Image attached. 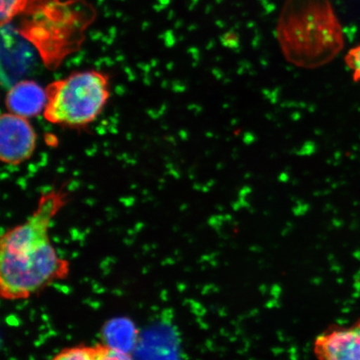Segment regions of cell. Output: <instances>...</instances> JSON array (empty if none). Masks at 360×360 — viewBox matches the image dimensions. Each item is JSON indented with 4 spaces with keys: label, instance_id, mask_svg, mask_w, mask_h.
Returning <instances> with one entry per match:
<instances>
[{
    "label": "cell",
    "instance_id": "obj_8",
    "mask_svg": "<svg viewBox=\"0 0 360 360\" xmlns=\"http://www.w3.org/2000/svg\"><path fill=\"white\" fill-rule=\"evenodd\" d=\"M52 360H96L94 346H76L62 350Z\"/></svg>",
    "mask_w": 360,
    "mask_h": 360
},
{
    "label": "cell",
    "instance_id": "obj_10",
    "mask_svg": "<svg viewBox=\"0 0 360 360\" xmlns=\"http://www.w3.org/2000/svg\"><path fill=\"white\" fill-rule=\"evenodd\" d=\"M345 62L354 82L360 84V44L349 49L345 57Z\"/></svg>",
    "mask_w": 360,
    "mask_h": 360
},
{
    "label": "cell",
    "instance_id": "obj_5",
    "mask_svg": "<svg viewBox=\"0 0 360 360\" xmlns=\"http://www.w3.org/2000/svg\"><path fill=\"white\" fill-rule=\"evenodd\" d=\"M313 349L317 360H360V319L328 328L314 340Z\"/></svg>",
    "mask_w": 360,
    "mask_h": 360
},
{
    "label": "cell",
    "instance_id": "obj_1",
    "mask_svg": "<svg viewBox=\"0 0 360 360\" xmlns=\"http://www.w3.org/2000/svg\"><path fill=\"white\" fill-rule=\"evenodd\" d=\"M68 193L53 190L40 197L32 215L4 233L0 241V292L7 300H25L70 271L58 256L49 231L52 219L67 204Z\"/></svg>",
    "mask_w": 360,
    "mask_h": 360
},
{
    "label": "cell",
    "instance_id": "obj_2",
    "mask_svg": "<svg viewBox=\"0 0 360 360\" xmlns=\"http://www.w3.org/2000/svg\"><path fill=\"white\" fill-rule=\"evenodd\" d=\"M276 38L286 60L303 69L328 64L345 45L330 0H286L278 16Z\"/></svg>",
    "mask_w": 360,
    "mask_h": 360
},
{
    "label": "cell",
    "instance_id": "obj_4",
    "mask_svg": "<svg viewBox=\"0 0 360 360\" xmlns=\"http://www.w3.org/2000/svg\"><path fill=\"white\" fill-rule=\"evenodd\" d=\"M37 134L29 119L3 112L0 118V159L8 165H20L33 156Z\"/></svg>",
    "mask_w": 360,
    "mask_h": 360
},
{
    "label": "cell",
    "instance_id": "obj_7",
    "mask_svg": "<svg viewBox=\"0 0 360 360\" xmlns=\"http://www.w3.org/2000/svg\"><path fill=\"white\" fill-rule=\"evenodd\" d=\"M0 4V22L8 25L28 7L29 0H1Z\"/></svg>",
    "mask_w": 360,
    "mask_h": 360
},
{
    "label": "cell",
    "instance_id": "obj_6",
    "mask_svg": "<svg viewBox=\"0 0 360 360\" xmlns=\"http://www.w3.org/2000/svg\"><path fill=\"white\" fill-rule=\"evenodd\" d=\"M47 97L43 89L34 80H22L8 89L6 98L8 112L25 118L43 114Z\"/></svg>",
    "mask_w": 360,
    "mask_h": 360
},
{
    "label": "cell",
    "instance_id": "obj_9",
    "mask_svg": "<svg viewBox=\"0 0 360 360\" xmlns=\"http://www.w3.org/2000/svg\"><path fill=\"white\" fill-rule=\"evenodd\" d=\"M96 360H134L124 351L107 345L94 346Z\"/></svg>",
    "mask_w": 360,
    "mask_h": 360
},
{
    "label": "cell",
    "instance_id": "obj_3",
    "mask_svg": "<svg viewBox=\"0 0 360 360\" xmlns=\"http://www.w3.org/2000/svg\"><path fill=\"white\" fill-rule=\"evenodd\" d=\"M110 80L105 73L90 70L74 72L64 79L53 81L45 88L44 120L61 127L86 128L102 114L109 102Z\"/></svg>",
    "mask_w": 360,
    "mask_h": 360
}]
</instances>
